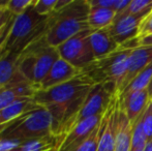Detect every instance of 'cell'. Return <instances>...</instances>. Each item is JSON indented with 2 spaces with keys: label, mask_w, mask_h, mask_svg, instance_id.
<instances>
[{
  "label": "cell",
  "mask_w": 152,
  "mask_h": 151,
  "mask_svg": "<svg viewBox=\"0 0 152 151\" xmlns=\"http://www.w3.org/2000/svg\"><path fill=\"white\" fill-rule=\"evenodd\" d=\"M129 3L130 0H116V3L113 7V10L115 12V16L123 12L127 8V6L129 5Z\"/></svg>",
  "instance_id": "cell-29"
},
{
  "label": "cell",
  "mask_w": 152,
  "mask_h": 151,
  "mask_svg": "<svg viewBox=\"0 0 152 151\" xmlns=\"http://www.w3.org/2000/svg\"><path fill=\"white\" fill-rule=\"evenodd\" d=\"M89 40L95 59L112 54L120 49V46L114 40L108 28L92 30Z\"/></svg>",
  "instance_id": "cell-16"
},
{
  "label": "cell",
  "mask_w": 152,
  "mask_h": 151,
  "mask_svg": "<svg viewBox=\"0 0 152 151\" xmlns=\"http://www.w3.org/2000/svg\"><path fill=\"white\" fill-rule=\"evenodd\" d=\"M152 80V63L149 66H147L143 71H141L129 84L126 86V88L123 91H121L118 94V98H124L127 95L132 94L134 92L144 89H148V86Z\"/></svg>",
  "instance_id": "cell-20"
},
{
  "label": "cell",
  "mask_w": 152,
  "mask_h": 151,
  "mask_svg": "<svg viewBox=\"0 0 152 151\" xmlns=\"http://www.w3.org/2000/svg\"><path fill=\"white\" fill-rule=\"evenodd\" d=\"M3 151H21V149L19 146H15V147H12V148H10V149H6Z\"/></svg>",
  "instance_id": "cell-33"
},
{
  "label": "cell",
  "mask_w": 152,
  "mask_h": 151,
  "mask_svg": "<svg viewBox=\"0 0 152 151\" xmlns=\"http://www.w3.org/2000/svg\"><path fill=\"white\" fill-rule=\"evenodd\" d=\"M142 123H143V128H144V131H145V133H146L147 139L151 140L152 139V103H151V101L142 115Z\"/></svg>",
  "instance_id": "cell-25"
},
{
  "label": "cell",
  "mask_w": 152,
  "mask_h": 151,
  "mask_svg": "<svg viewBox=\"0 0 152 151\" xmlns=\"http://www.w3.org/2000/svg\"><path fill=\"white\" fill-rule=\"evenodd\" d=\"M150 34H152V12L147 17H145L139 29V36H146Z\"/></svg>",
  "instance_id": "cell-27"
},
{
  "label": "cell",
  "mask_w": 152,
  "mask_h": 151,
  "mask_svg": "<svg viewBox=\"0 0 152 151\" xmlns=\"http://www.w3.org/2000/svg\"><path fill=\"white\" fill-rule=\"evenodd\" d=\"M36 0H7L6 3V10L12 16L18 17L24 14L30 6L35 3Z\"/></svg>",
  "instance_id": "cell-21"
},
{
  "label": "cell",
  "mask_w": 152,
  "mask_h": 151,
  "mask_svg": "<svg viewBox=\"0 0 152 151\" xmlns=\"http://www.w3.org/2000/svg\"><path fill=\"white\" fill-rule=\"evenodd\" d=\"M132 49H120L112 54L97 58L90 64L81 69V74L91 81L94 85L111 84L116 87L120 85L125 76L128 64V57Z\"/></svg>",
  "instance_id": "cell-6"
},
{
  "label": "cell",
  "mask_w": 152,
  "mask_h": 151,
  "mask_svg": "<svg viewBox=\"0 0 152 151\" xmlns=\"http://www.w3.org/2000/svg\"><path fill=\"white\" fill-rule=\"evenodd\" d=\"M57 0H36L34 9L40 16H50L55 9Z\"/></svg>",
  "instance_id": "cell-24"
},
{
  "label": "cell",
  "mask_w": 152,
  "mask_h": 151,
  "mask_svg": "<svg viewBox=\"0 0 152 151\" xmlns=\"http://www.w3.org/2000/svg\"><path fill=\"white\" fill-rule=\"evenodd\" d=\"M152 63V46L139 47L132 49L128 57V64L125 76L121 81L117 90V94L123 91L128 84L136 78L141 71Z\"/></svg>",
  "instance_id": "cell-11"
},
{
  "label": "cell",
  "mask_w": 152,
  "mask_h": 151,
  "mask_svg": "<svg viewBox=\"0 0 152 151\" xmlns=\"http://www.w3.org/2000/svg\"><path fill=\"white\" fill-rule=\"evenodd\" d=\"M15 19H16V17L12 16V14H10L6 10L3 16V19L0 22V52L3 49L4 44H5L6 39L8 37V34H10V30H12Z\"/></svg>",
  "instance_id": "cell-22"
},
{
  "label": "cell",
  "mask_w": 152,
  "mask_h": 151,
  "mask_svg": "<svg viewBox=\"0 0 152 151\" xmlns=\"http://www.w3.org/2000/svg\"><path fill=\"white\" fill-rule=\"evenodd\" d=\"M39 108L33 97L20 98L0 111V133L22 115Z\"/></svg>",
  "instance_id": "cell-15"
},
{
  "label": "cell",
  "mask_w": 152,
  "mask_h": 151,
  "mask_svg": "<svg viewBox=\"0 0 152 151\" xmlns=\"http://www.w3.org/2000/svg\"><path fill=\"white\" fill-rule=\"evenodd\" d=\"M52 135V118L45 108L22 115L0 133V151Z\"/></svg>",
  "instance_id": "cell-3"
},
{
  "label": "cell",
  "mask_w": 152,
  "mask_h": 151,
  "mask_svg": "<svg viewBox=\"0 0 152 151\" xmlns=\"http://www.w3.org/2000/svg\"><path fill=\"white\" fill-rule=\"evenodd\" d=\"M93 86L91 81L80 74L69 82L47 90H37L33 95L34 101L50 113L52 135L60 142L75 126L77 116Z\"/></svg>",
  "instance_id": "cell-1"
},
{
  "label": "cell",
  "mask_w": 152,
  "mask_h": 151,
  "mask_svg": "<svg viewBox=\"0 0 152 151\" xmlns=\"http://www.w3.org/2000/svg\"><path fill=\"white\" fill-rule=\"evenodd\" d=\"M88 3L91 7H100V8H110L113 9L116 0H88Z\"/></svg>",
  "instance_id": "cell-28"
},
{
  "label": "cell",
  "mask_w": 152,
  "mask_h": 151,
  "mask_svg": "<svg viewBox=\"0 0 152 151\" xmlns=\"http://www.w3.org/2000/svg\"><path fill=\"white\" fill-rule=\"evenodd\" d=\"M149 14H142L132 16V15H121L115 16L113 23L108 27L112 37L119 44H126L139 36V29L142 21Z\"/></svg>",
  "instance_id": "cell-9"
},
{
  "label": "cell",
  "mask_w": 152,
  "mask_h": 151,
  "mask_svg": "<svg viewBox=\"0 0 152 151\" xmlns=\"http://www.w3.org/2000/svg\"><path fill=\"white\" fill-rule=\"evenodd\" d=\"M80 74L81 69L75 67L74 65L63 60L62 58H59L51 67L46 78L42 81L38 86V90H47V89L59 86L77 78Z\"/></svg>",
  "instance_id": "cell-13"
},
{
  "label": "cell",
  "mask_w": 152,
  "mask_h": 151,
  "mask_svg": "<svg viewBox=\"0 0 152 151\" xmlns=\"http://www.w3.org/2000/svg\"><path fill=\"white\" fill-rule=\"evenodd\" d=\"M144 151H152V139L147 141L146 146H145V148H144Z\"/></svg>",
  "instance_id": "cell-30"
},
{
  "label": "cell",
  "mask_w": 152,
  "mask_h": 151,
  "mask_svg": "<svg viewBox=\"0 0 152 151\" xmlns=\"http://www.w3.org/2000/svg\"><path fill=\"white\" fill-rule=\"evenodd\" d=\"M152 46V34L146 35V36H138L134 39L122 44L121 48L123 49H136L139 47H147Z\"/></svg>",
  "instance_id": "cell-26"
},
{
  "label": "cell",
  "mask_w": 152,
  "mask_h": 151,
  "mask_svg": "<svg viewBox=\"0 0 152 151\" xmlns=\"http://www.w3.org/2000/svg\"><path fill=\"white\" fill-rule=\"evenodd\" d=\"M151 103H152V99H151Z\"/></svg>",
  "instance_id": "cell-35"
},
{
  "label": "cell",
  "mask_w": 152,
  "mask_h": 151,
  "mask_svg": "<svg viewBox=\"0 0 152 151\" xmlns=\"http://www.w3.org/2000/svg\"><path fill=\"white\" fill-rule=\"evenodd\" d=\"M117 89L111 84H97L89 92L82 109L80 110L76 118L75 125L85 119L102 115L106 113L108 108L115 96H117Z\"/></svg>",
  "instance_id": "cell-8"
},
{
  "label": "cell",
  "mask_w": 152,
  "mask_h": 151,
  "mask_svg": "<svg viewBox=\"0 0 152 151\" xmlns=\"http://www.w3.org/2000/svg\"><path fill=\"white\" fill-rule=\"evenodd\" d=\"M100 136V123L93 131L91 136L76 151H97Z\"/></svg>",
  "instance_id": "cell-23"
},
{
  "label": "cell",
  "mask_w": 152,
  "mask_h": 151,
  "mask_svg": "<svg viewBox=\"0 0 152 151\" xmlns=\"http://www.w3.org/2000/svg\"><path fill=\"white\" fill-rule=\"evenodd\" d=\"M148 93H149V97H150V99H152V80H151L150 84H149V86H148Z\"/></svg>",
  "instance_id": "cell-32"
},
{
  "label": "cell",
  "mask_w": 152,
  "mask_h": 151,
  "mask_svg": "<svg viewBox=\"0 0 152 151\" xmlns=\"http://www.w3.org/2000/svg\"><path fill=\"white\" fill-rule=\"evenodd\" d=\"M6 3H7V0H0V7L1 6H6Z\"/></svg>",
  "instance_id": "cell-34"
},
{
  "label": "cell",
  "mask_w": 152,
  "mask_h": 151,
  "mask_svg": "<svg viewBox=\"0 0 152 151\" xmlns=\"http://www.w3.org/2000/svg\"><path fill=\"white\" fill-rule=\"evenodd\" d=\"M5 12H6L5 6H1V7H0V22H1L2 19H3V16H4V14H5Z\"/></svg>",
  "instance_id": "cell-31"
},
{
  "label": "cell",
  "mask_w": 152,
  "mask_h": 151,
  "mask_svg": "<svg viewBox=\"0 0 152 151\" xmlns=\"http://www.w3.org/2000/svg\"><path fill=\"white\" fill-rule=\"evenodd\" d=\"M88 0H72L69 4L48 16L46 39L49 44L57 47L81 31L90 29Z\"/></svg>",
  "instance_id": "cell-2"
},
{
  "label": "cell",
  "mask_w": 152,
  "mask_h": 151,
  "mask_svg": "<svg viewBox=\"0 0 152 151\" xmlns=\"http://www.w3.org/2000/svg\"><path fill=\"white\" fill-rule=\"evenodd\" d=\"M20 54H6L0 58V91L12 81L18 73V60Z\"/></svg>",
  "instance_id": "cell-18"
},
{
  "label": "cell",
  "mask_w": 152,
  "mask_h": 151,
  "mask_svg": "<svg viewBox=\"0 0 152 151\" xmlns=\"http://www.w3.org/2000/svg\"><path fill=\"white\" fill-rule=\"evenodd\" d=\"M132 141V123L119 108L118 128L115 138L114 151H130Z\"/></svg>",
  "instance_id": "cell-17"
},
{
  "label": "cell",
  "mask_w": 152,
  "mask_h": 151,
  "mask_svg": "<svg viewBox=\"0 0 152 151\" xmlns=\"http://www.w3.org/2000/svg\"><path fill=\"white\" fill-rule=\"evenodd\" d=\"M60 58L55 47L48 44L46 36L31 44L19 56L18 71L38 90L51 67Z\"/></svg>",
  "instance_id": "cell-5"
},
{
  "label": "cell",
  "mask_w": 152,
  "mask_h": 151,
  "mask_svg": "<svg viewBox=\"0 0 152 151\" xmlns=\"http://www.w3.org/2000/svg\"><path fill=\"white\" fill-rule=\"evenodd\" d=\"M34 4L24 14L16 17L12 30L0 52V58L12 53L21 54L31 44L46 35L48 16L37 14Z\"/></svg>",
  "instance_id": "cell-4"
},
{
  "label": "cell",
  "mask_w": 152,
  "mask_h": 151,
  "mask_svg": "<svg viewBox=\"0 0 152 151\" xmlns=\"http://www.w3.org/2000/svg\"><path fill=\"white\" fill-rule=\"evenodd\" d=\"M91 31L92 29L81 31L59 44L56 49L60 58L79 69H83L95 60L89 40Z\"/></svg>",
  "instance_id": "cell-7"
},
{
  "label": "cell",
  "mask_w": 152,
  "mask_h": 151,
  "mask_svg": "<svg viewBox=\"0 0 152 151\" xmlns=\"http://www.w3.org/2000/svg\"><path fill=\"white\" fill-rule=\"evenodd\" d=\"M104 114L85 119L76 124L62 140L57 151H76L88 139L93 131L98 126Z\"/></svg>",
  "instance_id": "cell-10"
},
{
  "label": "cell",
  "mask_w": 152,
  "mask_h": 151,
  "mask_svg": "<svg viewBox=\"0 0 152 151\" xmlns=\"http://www.w3.org/2000/svg\"><path fill=\"white\" fill-rule=\"evenodd\" d=\"M151 99L149 97L148 89H144V90L132 93L124 98H118V104L121 111L126 114L130 122L134 123L144 113Z\"/></svg>",
  "instance_id": "cell-14"
},
{
  "label": "cell",
  "mask_w": 152,
  "mask_h": 151,
  "mask_svg": "<svg viewBox=\"0 0 152 151\" xmlns=\"http://www.w3.org/2000/svg\"><path fill=\"white\" fill-rule=\"evenodd\" d=\"M37 89L18 71L12 82L0 91V111L20 98L33 97Z\"/></svg>",
  "instance_id": "cell-12"
},
{
  "label": "cell",
  "mask_w": 152,
  "mask_h": 151,
  "mask_svg": "<svg viewBox=\"0 0 152 151\" xmlns=\"http://www.w3.org/2000/svg\"><path fill=\"white\" fill-rule=\"evenodd\" d=\"M115 19V12L110 8L91 7L88 16V24L92 30L108 28Z\"/></svg>",
  "instance_id": "cell-19"
}]
</instances>
